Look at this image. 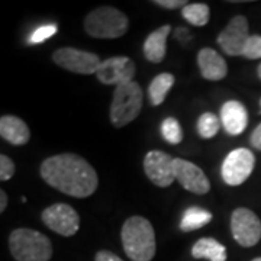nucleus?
Returning a JSON list of instances; mask_svg holds the SVG:
<instances>
[{"label": "nucleus", "instance_id": "obj_3", "mask_svg": "<svg viewBox=\"0 0 261 261\" xmlns=\"http://www.w3.org/2000/svg\"><path fill=\"white\" fill-rule=\"evenodd\" d=\"M9 248L16 261H49L53 257V244L49 238L29 228L12 231Z\"/></svg>", "mask_w": 261, "mask_h": 261}, {"label": "nucleus", "instance_id": "obj_24", "mask_svg": "<svg viewBox=\"0 0 261 261\" xmlns=\"http://www.w3.org/2000/svg\"><path fill=\"white\" fill-rule=\"evenodd\" d=\"M243 57L248 60L261 58V35H251L244 47Z\"/></svg>", "mask_w": 261, "mask_h": 261}, {"label": "nucleus", "instance_id": "obj_4", "mask_svg": "<svg viewBox=\"0 0 261 261\" xmlns=\"http://www.w3.org/2000/svg\"><path fill=\"white\" fill-rule=\"evenodd\" d=\"M129 19L121 10L112 6H102L92 10L84 19V29L93 38L115 39L126 34Z\"/></svg>", "mask_w": 261, "mask_h": 261}, {"label": "nucleus", "instance_id": "obj_9", "mask_svg": "<svg viewBox=\"0 0 261 261\" xmlns=\"http://www.w3.org/2000/svg\"><path fill=\"white\" fill-rule=\"evenodd\" d=\"M42 222L51 231L63 237H73L80 228V216L67 203H54L41 214Z\"/></svg>", "mask_w": 261, "mask_h": 261}, {"label": "nucleus", "instance_id": "obj_5", "mask_svg": "<svg viewBox=\"0 0 261 261\" xmlns=\"http://www.w3.org/2000/svg\"><path fill=\"white\" fill-rule=\"evenodd\" d=\"M144 93L137 82L121 84L113 92L111 105V122L116 128H123L134 122L142 109Z\"/></svg>", "mask_w": 261, "mask_h": 261}, {"label": "nucleus", "instance_id": "obj_12", "mask_svg": "<svg viewBox=\"0 0 261 261\" xmlns=\"http://www.w3.org/2000/svg\"><path fill=\"white\" fill-rule=\"evenodd\" d=\"M135 70V64L129 57H112L102 61L96 77L100 83L118 87L134 82Z\"/></svg>", "mask_w": 261, "mask_h": 261}, {"label": "nucleus", "instance_id": "obj_22", "mask_svg": "<svg viewBox=\"0 0 261 261\" xmlns=\"http://www.w3.org/2000/svg\"><path fill=\"white\" fill-rule=\"evenodd\" d=\"M221 118H218L215 113L212 112H205L202 113L197 119V134L200 138L203 140H211L214 138L215 135L219 132V128H221Z\"/></svg>", "mask_w": 261, "mask_h": 261}, {"label": "nucleus", "instance_id": "obj_29", "mask_svg": "<svg viewBox=\"0 0 261 261\" xmlns=\"http://www.w3.org/2000/svg\"><path fill=\"white\" fill-rule=\"evenodd\" d=\"M251 145L255 149H258L261 151V123L255 128V129L252 130L251 134Z\"/></svg>", "mask_w": 261, "mask_h": 261}, {"label": "nucleus", "instance_id": "obj_8", "mask_svg": "<svg viewBox=\"0 0 261 261\" xmlns=\"http://www.w3.org/2000/svg\"><path fill=\"white\" fill-rule=\"evenodd\" d=\"M231 232L241 247H254L261 240V221L247 207H238L231 215Z\"/></svg>", "mask_w": 261, "mask_h": 261}, {"label": "nucleus", "instance_id": "obj_18", "mask_svg": "<svg viewBox=\"0 0 261 261\" xmlns=\"http://www.w3.org/2000/svg\"><path fill=\"white\" fill-rule=\"evenodd\" d=\"M192 255L196 260L226 261V248L215 238H200L192 247Z\"/></svg>", "mask_w": 261, "mask_h": 261}, {"label": "nucleus", "instance_id": "obj_33", "mask_svg": "<svg viewBox=\"0 0 261 261\" xmlns=\"http://www.w3.org/2000/svg\"><path fill=\"white\" fill-rule=\"evenodd\" d=\"M260 106H261V99H260ZM260 112H261V111H260Z\"/></svg>", "mask_w": 261, "mask_h": 261}, {"label": "nucleus", "instance_id": "obj_6", "mask_svg": "<svg viewBox=\"0 0 261 261\" xmlns=\"http://www.w3.org/2000/svg\"><path fill=\"white\" fill-rule=\"evenodd\" d=\"M53 61L64 70L83 75L96 74L102 64L100 58L93 53L71 47L58 48L53 54Z\"/></svg>", "mask_w": 261, "mask_h": 261}, {"label": "nucleus", "instance_id": "obj_21", "mask_svg": "<svg viewBox=\"0 0 261 261\" xmlns=\"http://www.w3.org/2000/svg\"><path fill=\"white\" fill-rule=\"evenodd\" d=\"M181 16L193 27H205L211 19V9L206 3H189L181 9Z\"/></svg>", "mask_w": 261, "mask_h": 261}, {"label": "nucleus", "instance_id": "obj_10", "mask_svg": "<svg viewBox=\"0 0 261 261\" xmlns=\"http://www.w3.org/2000/svg\"><path fill=\"white\" fill-rule=\"evenodd\" d=\"M144 170L147 177L159 187H168L176 181L174 159L164 151H149L144 159Z\"/></svg>", "mask_w": 261, "mask_h": 261}, {"label": "nucleus", "instance_id": "obj_2", "mask_svg": "<svg viewBox=\"0 0 261 261\" xmlns=\"http://www.w3.org/2000/svg\"><path fill=\"white\" fill-rule=\"evenodd\" d=\"M123 250L132 261H151L155 255V232L148 219L130 216L122 226Z\"/></svg>", "mask_w": 261, "mask_h": 261}, {"label": "nucleus", "instance_id": "obj_13", "mask_svg": "<svg viewBox=\"0 0 261 261\" xmlns=\"http://www.w3.org/2000/svg\"><path fill=\"white\" fill-rule=\"evenodd\" d=\"M176 180L186 190L195 195H206L211 190V181L202 168L183 159H174Z\"/></svg>", "mask_w": 261, "mask_h": 261}, {"label": "nucleus", "instance_id": "obj_32", "mask_svg": "<svg viewBox=\"0 0 261 261\" xmlns=\"http://www.w3.org/2000/svg\"><path fill=\"white\" fill-rule=\"evenodd\" d=\"M252 261H261V257H257V258H254Z\"/></svg>", "mask_w": 261, "mask_h": 261}, {"label": "nucleus", "instance_id": "obj_15", "mask_svg": "<svg viewBox=\"0 0 261 261\" xmlns=\"http://www.w3.org/2000/svg\"><path fill=\"white\" fill-rule=\"evenodd\" d=\"M221 123L226 134L240 135L248 125V113L243 103L238 100H228L221 109Z\"/></svg>", "mask_w": 261, "mask_h": 261}, {"label": "nucleus", "instance_id": "obj_23", "mask_svg": "<svg viewBox=\"0 0 261 261\" xmlns=\"http://www.w3.org/2000/svg\"><path fill=\"white\" fill-rule=\"evenodd\" d=\"M161 135L171 145H177L183 141V129L177 119L167 118L161 123Z\"/></svg>", "mask_w": 261, "mask_h": 261}, {"label": "nucleus", "instance_id": "obj_25", "mask_svg": "<svg viewBox=\"0 0 261 261\" xmlns=\"http://www.w3.org/2000/svg\"><path fill=\"white\" fill-rule=\"evenodd\" d=\"M57 34V27L56 25H44V27H39L32 32V35L29 37V42L31 44H39V42H44L45 39L49 37L56 35Z\"/></svg>", "mask_w": 261, "mask_h": 261}, {"label": "nucleus", "instance_id": "obj_30", "mask_svg": "<svg viewBox=\"0 0 261 261\" xmlns=\"http://www.w3.org/2000/svg\"><path fill=\"white\" fill-rule=\"evenodd\" d=\"M8 206V195L5 190H0V212H5Z\"/></svg>", "mask_w": 261, "mask_h": 261}, {"label": "nucleus", "instance_id": "obj_20", "mask_svg": "<svg viewBox=\"0 0 261 261\" xmlns=\"http://www.w3.org/2000/svg\"><path fill=\"white\" fill-rule=\"evenodd\" d=\"M212 221V214L206 209L197 207V206H192L189 207L181 221H180V229L183 232H190L195 229H200L202 226H205Z\"/></svg>", "mask_w": 261, "mask_h": 261}, {"label": "nucleus", "instance_id": "obj_26", "mask_svg": "<svg viewBox=\"0 0 261 261\" xmlns=\"http://www.w3.org/2000/svg\"><path fill=\"white\" fill-rule=\"evenodd\" d=\"M16 171V167H15V163L5 154L0 155V180L2 181H8L10 178L13 177Z\"/></svg>", "mask_w": 261, "mask_h": 261}, {"label": "nucleus", "instance_id": "obj_28", "mask_svg": "<svg viewBox=\"0 0 261 261\" xmlns=\"http://www.w3.org/2000/svg\"><path fill=\"white\" fill-rule=\"evenodd\" d=\"M94 261H123V260H122V258H119L116 254H113V252L103 250V251H99L97 254H96Z\"/></svg>", "mask_w": 261, "mask_h": 261}, {"label": "nucleus", "instance_id": "obj_1", "mask_svg": "<svg viewBox=\"0 0 261 261\" xmlns=\"http://www.w3.org/2000/svg\"><path fill=\"white\" fill-rule=\"evenodd\" d=\"M48 186L77 199L89 197L99 186L96 170L77 154H58L48 157L39 168Z\"/></svg>", "mask_w": 261, "mask_h": 261}, {"label": "nucleus", "instance_id": "obj_16", "mask_svg": "<svg viewBox=\"0 0 261 261\" xmlns=\"http://www.w3.org/2000/svg\"><path fill=\"white\" fill-rule=\"evenodd\" d=\"M0 135L12 145H25L31 138L28 125L18 116L3 115L0 118Z\"/></svg>", "mask_w": 261, "mask_h": 261}, {"label": "nucleus", "instance_id": "obj_27", "mask_svg": "<svg viewBox=\"0 0 261 261\" xmlns=\"http://www.w3.org/2000/svg\"><path fill=\"white\" fill-rule=\"evenodd\" d=\"M152 3L164 8V9H178V8L183 9L185 6L189 5L186 0H154Z\"/></svg>", "mask_w": 261, "mask_h": 261}, {"label": "nucleus", "instance_id": "obj_14", "mask_svg": "<svg viewBox=\"0 0 261 261\" xmlns=\"http://www.w3.org/2000/svg\"><path fill=\"white\" fill-rule=\"evenodd\" d=\"M197 65L202 77L211 82H219L228 74V65L224 57L219 56L212 48H202L199 51Z\"/></svg>", "mask_w": 261, "mask_h": 261}, {"label": "nucleus", "instance_id": "obj_19", "mask_svg": "<svg viewBox=\"0 0 261 261\" xmlns=\"http://www.w3.org/2000/svg\"><path fill=\"white\" fill-rule=\"evenodd\" d=\"M174 82H176L174 75L170 73H161L152 79L148 87L149 102L152 106H160L166 100V96L170 92V89L173 87Z\"/></svg>", "mask_w": 261, "mask_h": 261}, {"label": "nucleus", "instance_id": "obj_11", "mask_svg": "<svg viewBox=\"0 0 261 261\" xmlns=\"http://www.w3.org/2000/svg\"><path fill=\"white\" fill-rule=\"evenodd\" d=\"M251 37L248 32V20L243 15L233 16L229 23L218 35V44L226 56H243L244 47Z\"/></svg>", "mask_w": 261, "mask_h": 261}, {"label": "nucleus", "instance_id": "obj_7", "mask_svg": "<svg viewBox=\"0 0 261 261\" xmlns=\"http://www.w3.org/2000/svg\"><path fill=\"white\" fill-rule=\"evenodd\" d=\"M255 166V157L248 148L231 151L222 163L221 174L228 186H240L251 176Z\"/></svg>", "mask_w": 261, "mask_h": 261}, {"label": "nucleus", "instance_id": "obj_31", "mask_svg": "<svg viewBox=\"0 0 261 261\" xmlns=\"http://www.w3.org/2000/svg\"><path fill=\"white\" fill-rule=\"evenodd\" d=\"M257 73H258V77H260L261 80V64L258 65V68H257Z\"/></svg>", "mask_w": 261, "mask_h": 261}, {"label": "nucleus", "instance_id": "obj_17", "mask_svg": "<svg viewBox=\"0 0 261 261\" xmlns=\"http://www.w3.org/2000/svg\"><path fill=\"white\" fill-rule=\"evenodd\" d=\"M171 31L170 25H163L159 29L152 31L144 42V56L149 63L159 64L166 57L168 34Z\"/></svg>", "mask_w": 261, "mask_h": 261}]
</instances>
